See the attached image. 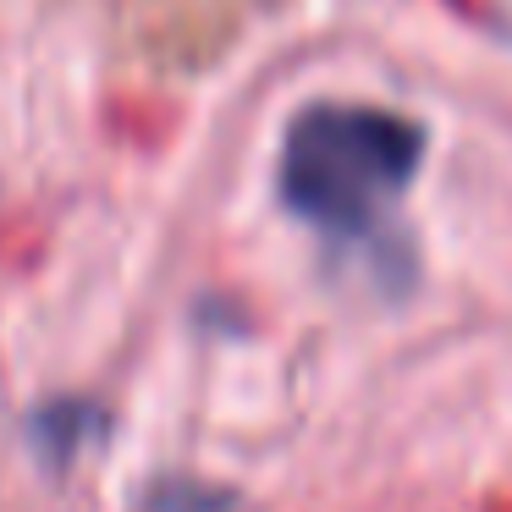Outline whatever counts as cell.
I'll return each mask as SVG.
<instances>
[{
  "label": "cell",
  "instance_id": "cell-1",
  "mask_svg": "<svg viewBox=\"0 0 512 512\" xmlns=\"http://www.w3.org/2000/svg\"><path fill=\"white\" fill-rule=\"evenodd\" d=\"M424 160V127L380 105L325 100L292 116L276 188L298 221L331 237H369L408 193Z\"/></svg>",
  "mask_w": 512,
  "mask_h": 512
},
{
  "label": "cell",
  "instance_id": "cell-2",
  "mask_svg": "<svg viewBox=\"0 0 512 512\" xmlns=\"http://www.w3.org/2000/svg\"><path fill=\"white\" fill-rule=\"evenodd\" d=\"M94 435H100V408H94V402H50L34 419V441L56 468H67Z\"/></svg>",
  "mask_w": 512,
  "mask_h": 512
}]
</instances>
